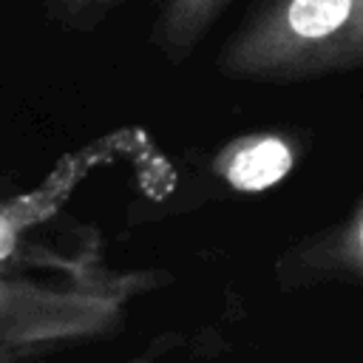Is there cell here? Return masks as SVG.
Returning a JSON list of instances; mask_svg holds the SVG:
<instances>
[{
  "instance_id": "3957f363",
  "label": "cell",
  "mask_w": 363,
  "mask_h": 363,
  "mask_svg": "<svg viewBox=\"0 0 363 363\" xmlns=\"http://www.w3.org/2000/svg\"><path fill=\"white\" fill-rule=\"evenodd\" d=\"M295 164V145L284 133H247L221 147L213 159V170L241 193H258L275 187L289 176Z\"/></svg>"
},
{
  "instance_id": "277c9868",
  "label": "cell",
  "mask_w": 363,
  "mask_h": 363,
  "mask_svg": "<svg viewBox=\"0 0 363 363\" xmlns=\"http://www.w3.org/2000/svg\"><path fill=\"white\" fill-rule=\"evenodd\" d=\"M227 3L230 0H164L153 28V43L162 57L182 62L201 43Z\"/></svg>"
},
{
  "instance_id": "5b68a950",
  "label": "cell",
  "mask_w": 363,
  "mask_h": 363,
  "mask_svg": "<svg viewBox=\"0 0 363 363\" xmlns=\"http://www.w3.org/2000/svg\"><path fill=\"white\" fill-rule=\"evenodd\" d=\"M119 0H45L51 17L71 28H94Z\"/></svg>"
},
{
  "instance_id": "6da1fadb",
  "label": "cell",
  "mask_w": 363,
  "mask_h": 363,
  "mask_svg": "<svg viewBox=\"0 0 363 363\" xmlns=\"http://www.w3.org/2000/svg\"><path fill=\"white\" fill-rule=\"evenodd\" d=\"M363 68V0H267L235 31L218 71L295 82Z\"/></svg>"
},
{
  "instance_id": "8992f818",
  "label": "cell",
  "mask_w": 363,
  "mask_h": 363,
  "mask_svg": "<svg viewBox=\"0 0 363 363\" xmlns=\"http://www.w3.org/2000/svg\"><path fill=\"white\" fill-rule=\"evenodd\" d=\"M17 247H20V227L9 213L0 210V264L9 261L17 252Z\"/></svg>"
},
{
  "instance_id": "7a4b0ae2",
  "label": "cell",
  "mask_w": 363,
  "mask_h": 363,
  "mask_svg": "<svg viewBox=\"0 0 363 363\" xmlns=\"http://www.w3.org/2000/svg\"><path fill=\"white\" fill-rule=\"evenodd\" d=\"M275 275L286 289L320 281L363 284V201L335 227L281 255Z\"/></svg>"
}]
</instances>
